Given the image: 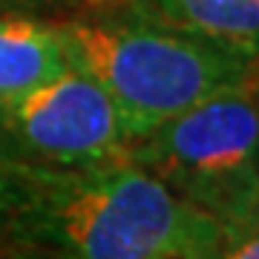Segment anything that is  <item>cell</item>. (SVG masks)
Returning a JSON list of instances; mask_svg holds the SVG:
<instances>
[{
    "label": "cell",
    "mask_w": 259,
    "mask_h": 259,
    "mask_svg": "<svg viewBox=\"0 0 259 259\" xmlns=\"http://www.w3.org/2000/svg\"><path fill=\"white\" fill-rule=\"evenodd\" d=\"M222 225L130 158L0 161V256L207 259Z\"/></svg>",
    "instance_id": "6da1fadb"
},
{
    "label": "cell",
    "mask_w": 259,
    "mask_h": 259,
    "mask_svg": "<svg viewBox=\"0 0 259 259\" xmlns=\"http://www.w3.org/2000/svg\"><path fill=\"white\" fill-rule=\"evenodd\" d=\"M69 64L115 104L130 141L259 72V61L127 9L58 20Z\"/></svg>",
    "instance_id": "7a4b0ae2"
},
{
    "label": "cell",
    "mask_w": 259,
    "mask_h": 259,
    "mask_svg": "<svg viewBox=\"0 0 259 259\" xmlns=\"http://www.w3.org/2000/svg\"><path fill=\"white\" fill-rule=\"evenodd\" d=\"M127 158L222 225L259 213V72L130 141Z\"/></svg>",
    "instance_id": "3957f363"
},
{
    "label": "cell",
    "mask_w": 259,
    "mask_h": 259,
    "mask_svg": "<svg viewBox=\"0 0 259 259\" xmlns=\"http://www.w3.org/2000/svg\"><path fill=\"white\" fill-rule=\"evenodd\" d=\"M130 136L115 104L69 66L37 90L0 104V161L81 167L127 158Z\"/></svg>",
    "instance_id": "277c9868"
},
{
    "label": "cell",
    "mask_w": 259,
    "mask_h": 259,
    "mask_svg": "<svg viewBox=\"0 0 259 259\" xmlns=\"http://www.w3.org/2000/svg\"><path fill=\"white\" fill-rule=\"evenodd\" d=\"M118 9L259 61V0H121Z\"/></svg>",
    "instance_id": "5b68a950"
},
{
    "label": "cell",
    "mask_w": 259,
    "mask_h": 259,
    "mask_svg": "<svg viewBox=\"0 0 259 259\" xmlns=\"http://www.w3.org/2000/svg\"><path fill=\"white\" fill-rule=\"evenodd\" d=\"M69 66L55 20L0 15V104L32 93Z\"/></svg>",
    "instance_id": "8992f818"
},
{
    "label": "cell",
    "mask_w": 259,
    "mask_h": 259,
    "mask_svg": "<svg viewBox=\"0 0 259 259\" xmlns=\"http://www.w3.org/2000/svg\"><path fill=\"white\" fill-rule=\"evenodd\" d=\"M121 0H0V15H26L40 20H69L118 9Z\"/></svg>",
    "instance_id": "52a82bcc"
},
{
    "label": "cell",
    "mask_w": 259,
    "mask_h": 259,
    "mask_svg": "<svg viewBox=\"0 0 259 259\" xmlns=\"http://www.w3.org/2000/svg\"><path fill=\"white\" fill-rule=\"evenodd\" d=\"M207 259H259V213L245 222L225 225Z\"/></svg>",
    "instance_id": "ba28073f"
},
{
    "label": "cell",
    "mask_w": 259,
    "mask_h": 259,
    "mask_svg": "<svg viewBox=\"0 0 259 259\" xmlns=\"http://www.w3.org/2000/svg\"><path fill=\"white\" fill-rule=\"evenodd\" d=\"M0 259H26V256H0Z\"/></svg>",
    "instance_id": "9c48e42d"
}]
</instances>
